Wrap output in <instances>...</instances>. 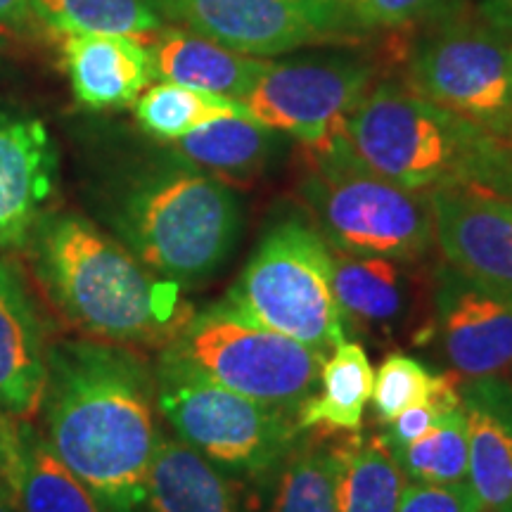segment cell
Here are the masks:
<instances>
[{"label":"cell","instance_id":"6da1fadb","mask_svg":"<svg viewBox=\"0 0 512 512\" xmlns=\"http://www.w3.org/2000/svg\"><path fill=\"white\" fill-rule=\"evenodd\" d=\"M41 434L110 512L143 508L162 432L155 368L136 349L91 337L50 342Z\"/></svg>","mask_w":512,"mask_h":512},{"label":"cell","instance_id":"7a4b0ae2","mask_svg":"<svg viewBox=\"0 0 512 512\" xmlns=\"http://www.w3.org/2000/svg\"><path fill=\"white\" fill-rule=\"evenodd\" d=\"M24 252L43 297L81 337L164 349L195 313L181 287L81 214L48 211Z\"/></svg>","mask_w":512,"mask_h":512},{"label":"cell","instance_id":"3957f363","mask_svg":"<svg viewBox=\"0 0 512 512\" xmlns=\"http://www.w3.org/2000/svg\"><path fill=\"white\" fill-rule=\"evenodd\" d=\"M107 221L152 273L192 290L226 266L240 238L242 209L230 185L169 150L121 178Z\"/></svg>","mask_w":512,"mask_h":512},{"label":"cell","instance_id":"277c9868","mask_svg":"<svg viewBox=\"0 0 512 512\" xmlns=\"http://www.w3.org/2000/svg\"><path fill=\"white\" fill-rule=\"evenodd\" d=\"M351 152L387 181L432 192L472 185L512 197V143L420 98L406 83L377 81L347 121Z\"/></svg>","mask_w":512,"mask_h":512},{"label":"cell","instance_id":"5b68a950","mask_svg":"<svg viewBox=\"0 0 512 512\" xmlns=\"http://www.w3.org/2000/svg\"><path fill=\"white\" fill-rule=\"evenodd\" d=\"M299 195L332 249L406 264L434 247L430 197L406 190L358 159L347 133L325 147H302Z\"/></svg>","mask_w":512,"mask_h":512},{"label":"cell","instance_id":"8992f818","mask_svg":"<svg viewBox=\"0 0 512 512\" xmlns=\"http://www.w3.org/2000/svg\"><path fill=\"white\" fill-rule=\"evenodd\" d=\"M335 252L313 221L285 214L264 230L219 306L328 358L347 342L332 287Z\"/></svg>","mask_w":512,"mask_h":512},{"label":"cell","instance_id":"52a82bcc","mask_svg":"<svg viewBox=\"0 0 512 512\" xmlns=\"http://www.w3.org/2000/svg\"><path fill=\"white\" fill-rule=\"evenodd\" d=\"M159 415L209 463L226 475L259 479L283 460L304 432L297 418L192 370L162 349L155 366Z\"/></svg>","mask_w":512,"mask_h":512},{"label":"cell","instance_id":"ba28073f","mask_svg":"<svg viewBox=\"0 0 512 512\" xmlns=\"http://www.w3.org/2000/svg\"><path fill=\"white\" fill-rule=\"evenodd\" d=\"M164 349L207 380L294 418L316 394L325 361L297 339L233 316L219 304L192 313Z\"/></svg>","mask_w":512,"mask_h":512},{"label":"cell","instance_id":"9c48e42d","mask_svg":"<svg viewBox=\"0 0 512 512\" xmlns=\"http://www.w3.org/2000/svg\"><path fill=\"white\" fill-rule=\"evenodd\" d=\"M441 19V17H439ZM406 86L512 143V36L486 19L446 12L408 53Z\"/></svg>","mask_w":512,"mask_h":512},{"label":"cell","instance_id":"30bf717a","mask_svg":"<svg viewBox=\"0 0 512 512\" xmlns=\"http://www.w3.org/2000/svg\"><path fill=\"white\" fill-rule=\"evenodd\" d=\"M377 67L363 55H304L271 60L249 91V117L302 147H325L347 133L356 105L375 86Z\"/></svg>","mask_w":512,"mask_h":512},{"label":"cell","instance_id":"8fae6325","mask_svg":"<svg viewBox=\"0 0 512 512\" xmlns=\"http://www.w3.org/2000/svg\"><path fill=\"white\" fill-rule=\"evenodd\" d=\"M166 19L235 53L278 57L299 48L354 43L363 29L328 0H157Z\"/></svg>","mask_w":512,"mask_h":512},{"label":"cell","instance_id":"7c38bea8","mask_svg":"<svg viewBox=\"0 0 512 512\" xmlns=\"http://www.w3.org/2000/svg\"><path fill=\"white\" fill-rule=\"evenodd\" d=\"M434 323L451 373L458 380L512 373V294L494 290L441 264L434 273Z\"/></svg>","mask_w":512,"mask_h":512},{"label":"cell","instance_id":"4fadbf2b","mask_svg":"<svg viewBox=\"0 0 512 512\" xmlns=\"http://www.w3.org/2000/svg\"><path fill=\"white\" fill-rule=\"evenodd\" d=\"M434 245L467 278L512 294V197L456 185L427 192Z\"/></svg>","mask_w":512,"mask_h":512},{"label":"cell","instance_id":"5bb4252c","mask_svg":"<svg viewBox=\"0 0 512 512\" xmlns=\"http://www.w3.org/2000/svg\"><path fill=\"white\" fill-rule=\"evenodd\" d=\"M57 169L43 119L0 105V254L27 247L55 197Z\"/></svg>","mask_w":512,"mask_h":512},{"label":"cell","instance_id":"9a60e30c","mask_svg":"<svg viewBox=\"0 0 512 512\" xmlns=\"http://www.w3.org/2000/svg\"><path fill=\"white\" fill-rule=\"evenodd\" d=\"M48 325L27 273L0 254V415H38L48 377Z\"/></svg>","mask_w":512,"mask_h":512},{"label":"cell","instance_id":"2e32d148","mask_svg":"<svg viewBox=\"0 0 512 512\" xmlns=\"http://www.w3.org/2000/svg\"><path fill=\"white\" fill-rule=\"evenodd\" d=\"M467 418V484L484 512H512V392L505 377L460 380Z\"/></svg>","mask_w":512,"mask_h":512},{"label":"cell","instance_id":"e0dca14e","mask_svg":"<svg viewBox=\"0 0 512 512\" xmlns=\"http://www.w3.org/2000/svg\"><path fill=\"white\" fill-rule=\"evenodd\" d=\"M3 484L19 512H110L64 467L31 420L0 415Z\"/></svg>","mask_w":512,"mask_h":512},{"label":"cell","instance_id":"ac0fdd59","mask_svg":"<svg viewBox=\"0 0 512 512\" xmlns=\"http://www.w3.org/2000/svg\"><path fill=\"white\" fill-rule=\"evenodd\" d=\"M62 64L74 98L88 110H119L150 86L152 64L145 41L117 34H67Z\"/></svg>","mask_w":512,"mask_h":512},{"label":"cell","instance_id":"d6986e66","mask_svg":"<svg viewBox=\"0 0 512 512\" xmlns=\"http://www.w3.org/2000/svg\"><path fill=\"white\" fill-rule=\"evenodd\" d=\"M152 76L197 91L245 100L271 60L235 53L185 27H162L145 41Z\"/></svg>","mask_w":512,"mask_h":512},{"label":"cell","instance_id":"ffe728a7","mask_svg":"<svg viewBox=\"0 0 512 512\" xmlns=\"http://www.w3.org/2000/svg\"><path fill=\"white\" fill-rule=\"evenodd\" d=\"M145 512H245L238 484L181 439L162 434L143 501Z\"/></svg>","mask_w":512,"mask_h":512},{"label":"cell","instance_id":"44dd1931","mask_svg":"<svg viewBox=\"0 0 512 512\" xmlns=\"http://www.w3.org/2000/svg\"><path fill=\"white\" fill-rule=\"evenodd\" d=\"M335 252L332 287L344 328L392 335L401 328L411 306V287L401 261L384 256Z\"/></svg>","mask_w":512,"mask_h":512},{"label":"cell","instance_id":"7402d4cb","mask_svg":"<svg viewBox=\"0 0 512 512\" xmlns=\"http://www.w3.org/2000/svg\"><path fill=\"white\" fill-rule=\"evenodd\" d=\"M330 439V434L306 437L304 432L268 475L252 479L259 489V512H337L335 486L347 441Z\"/></svg>","mask_w":512,"mask_h":512},{"label":"cell","instance_id":"603a6c76","mask_svg":"<svg viewBox=\"0 0 512 512\" xmlns=\"http://www.w3.org/2000/svg\"><path fill=\"white\" fill-rule=\"evenodd\" d=\"M280 145V133L252 117L209 121L171 143V152L226 185H252Z\"/></svg>","mask_w":512,"mask_h":512},{"label":"cell","instance_id":"cb8c5ba5","mask_svg":"<svg viewBox=\"0 0 512 512\" xmlns=\"http://www.w3.org/2000/svg\"><path fill=\"white\" fill-rule=\"evenodd\" d=\"M375 370L366 349L342 342L320 366L318 389L297 413L299 432L361 434L363 413L373 399Z\"/></svg>","mask_w":512,"mask_h":512},{"label":"cell","instance_id":"d4e9b609","mask_svg":"<svg viewBox=\"0 0 512 512\" xmlns=\"http://www.w3.org/2000/svg\"><path fill=\"white\" fill-rule=\"evenodd\" d=\"M403 486L406 475L384 437L347 439L335 486L337 512H396Z\"/></svg>","mask_w":512,"mask_h":512},{"label":"cell","instance_id":"484cf974","mask_svg":"<svg viewBox=\"0 0 512 512\" xmlns=\"http://www.w3.org/2000/svg\"><path fill=\"white\" fill-rule=\"evenodd\" d=\"M31 10L57 36L117 34L147 41L166 27L157 0H31Z\"/></svg>","mask_w":512,"mask_h":512},{"label":"cell","instance_id":"4316f807","mask_svg":"<svg viewBox=\"0 0 512 512\" xmlns=\"http://www.w3.org/2000/svg\"><path fill=\"white\" fill-rule=\"evenodd\" d=\"M133 110H136L138 124L147 136L162 140V143H176L209 121L249 117L245 102L169 81L147 86L133 102Z\"/></svg>","mask_w":512,"mask_h":512},{"label":"cell","instance_id":"83f0119b","mask_svg":"<svg viewBox=\"0 0 512 512\" xmlns=\"http://www.w3.org/2000/svg\"><path fill=\"white\" fill-rule=\"evenodd\" d=\"M403 475L422 484H465L470 467V437L463 406L441 415L425 437L396 448Z\"/></svg>","mask_w":512,"mask_h":512},{"label":"cell","instance_id":"f1b7e54d","mask_svg":"<svg viewBox=\"0 0 512 512\" xmlns=\"http://www.w3.org/2000/svg\"><path fill=\"white\" fill-rule=\"evenodd\" d=\"M437 377L425 363L406 354H392L382 361L373 384L377 418L389 425L406 408L430 399Z\"/></svg>","mask_w":512,"mask_h":512},{"label":"cell","instance_id":"f546056e","mask_svg":"<svg viewBox=\"0 0 512 512\" xmlns=\"http://www.w3.org/2000/svg\"><path fill=\"white\" fill-rule=\"evenodd\" d=\"M451 10L453 0H351V15L363 31H406Z\"/></svg>","mask_w":512,"mask_h":512},{"label":"cell","instance_id":"4dcf8cb0","mask_svg":"<svg viewBox=\"0 0 512 512\" xmlns=\"http://www.w3.org/2000/svg\"><path fill=\"white\" fill-rule=\"evenodd\" d=\"M396 512H484L470 484H422L403 486Z\"/></svg>","mask_w":512,"mask_h":512},{"label":"cell","instance_id":"1f68e13d","mask_svg":"<svg viewBox=\"0 0 512 512\" xmlns=\"http://www.w3.org/2000/svg\"><path fill=\"white\" fill-rule=\"evenodd\" d=\"M434 422H437V413L430 406H425V403H418V406L406 408V411L396 415L389 422V432L382 434V437L389 444V448L396 451V448H403L425 437L434 427Z\"/></svg>","mask_w":512,"mask_h":512},{"label":"cell","instance_id":"d6a6232c","mask_svg":"<svg viewBox=\"0 0 512 512\" xmlns=\"http://www.w3.org/2000/svg\"><path fill=\"white\" fill-rule=\"evenodd\" d=\"M34 24L31 0H0V34H27Z\"/></svg>","mask_w":512,"mask_h":512},{"label":"cell","instance_id":"836d02e7","mask_svg":"<svg viewBox=\"0 0 512 512\" xmlns=\"http://www.w3.org/2000/svg\"><path fill=\"white\" fill-rule=\"evenodd\" d=\"M479 17L486 19L491 27L501 29L503 34L512 36V0H482Z\"/></svg>","mask_w":512,"mask_h":512},{"label":"cell","instance_id":"e575fe53","mask_svg":"<svg viewBox=\"0 0 512 512\" xmlns=\"http://www.w3.org/2000/svg\"><path fill=\"white\" fill-rule=\"evenodd\" d=\"M0 512H19L17 505L12 503L8 489H5V484L0 486Z\"/></svg>","mask_w":512,"mask_h":512},{"label":"cell","instance_id":"d590c367","mask_svg":"<svg viewBox=\"0 0 512 512\" xmlns=\"http://www.w3.org/2000/svg\"><path fill=\"white\" fill-rule=\"evenodd\" d=\"M0 486H3V432H0Z\"/></svg>","mask_w":512,"mask_h":512},{"label":"cell","instance_id":"8d00e7d4","mask_svg":"<svg viewBox=\"0 0 512 512\" xmlns=\"http://www.w3.org/2000/svg\"><path fill=\"white\" fill-rule=\"evenodd\" d=\"M328 3H335V5H342V8H349V10H351V0H328Z\"/></svg>","mask_w":512,"mask_h":512},{"label":"cell","instance_id":"74e56055","mask_svg":"<svg viewBox=\"0 0 512 512\" xmlns=\"http://www.w3.org/2000/svg\"><path fill=\"white\" fill-rule=\"evenodd\" d=\"M3 48H5V36L0 34V50H3Z\"/></svg>","mask_w":512,"mask_h":512},{"label":"cell","instance_id":"f35d334b","mask_svg":"<svg viewBox=\"0 0 512 512\" xmlns=\"http://www.w3.org/2000/svg\"><path fill=\"white\" fill-rule=\"evenodd\" d=\"M505 380H508V384H510V392H512V373H510L508 377H505Z\"/></svg>","mask_w":512,"mask_h":512}]
</instances>
